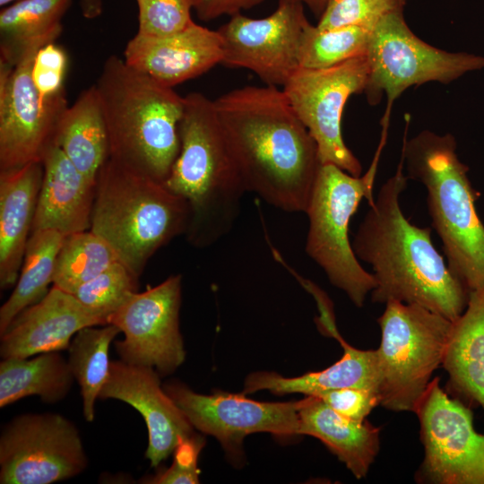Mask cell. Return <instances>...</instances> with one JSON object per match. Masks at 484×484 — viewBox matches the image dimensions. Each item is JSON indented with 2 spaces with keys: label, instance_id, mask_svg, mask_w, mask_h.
I'll return each mask as SVG.
<instances>
[{
  "label": "cell",
  "instance_id": "obj_1",
  "mask_svg": "<svg viewBox=\"0 0 484 484\" xmlns=\"http://www.w3.org/2000/svg\"><path fill=\"white\" fill-rule=\"evenodd\" d=\"M213 103L246 192L282 211L306 212L321 163L283 91L245 86Z\"/></svg>",
  "mask_w": 484,
  "mask_h": 484
},
{
  "label": "cell",
  "instance_id": "obj_2",
  "mask_svg": "<svg viewBox=\"0 0 484 484\" xmlns=\"http://www.w3.org/2000/svg\"><path fill=\"white\" fill-rule=\"evenodd\" d=\"M403 167L401 155L396 172L369 204L352 248L374 272L372 302L415 304L454 322L463 313L470 291L433 246L431 229L418 227L404 216L400 196L408 177Z\"/></svg>",
  "mask_w": 484,
  "mask_h": 484
},
{
  "label": "cell",
  "instance_id": "obj_3",
  "mask_svg": "<svg viewBox=\"0 0 484 484\" xmlns=\"http://www.w3.org/2000/svg\"><path fill=\"white\" fill-rule=\"evenodd\" d=\"M184 99L179 151L163 185L188 205L187 240L206 247L231 230L246 189L213 100L200 92Z\"/></svg>",
  "mask_w": 484,
  "mask_h": 484
},
{
  "label": "cell",
  "instance_id": "obj_4",
  "mask_svg": "<svg viewBox=\"0 0 484 484\" xmlns=\"http://www.w3.org/2000/svg\"><path fill=\"white\" fill-rule=\"evenodd\" d=\"M102 107L109 158L163 183L180 147L184 97L108 56L94 84Z\"/></svg>",
  "mask_w": 484,
  "mask_h": 484
},
{
  "label": "cell",
  "instance_id": "obj_5",
  "mask_svg": "<svg viewBox=\"0 0 484 484\" xmlns=\"http://www.w3.org/2000/svg\"><path fill=\"white\" fill-rule=\"evenodd\" d=\"M408 178L427 189L428 212L452 273L469 290L484 286V225L474 202L468 167L458 158L451 134L423 130L403 141Z\"/></svg>",
  "mask_w": 484,
  "mask_h": 484
},
{
  "label": "cell",
  "instance_id": "obj_6",
  "mask_svg": "<svg viewBox=\"0 0 484 484\" xmlns=\"http://www.w3.org/2000/svg\"><path fill=\"white\" fill-rule=\"evenodd\" d=\"M188 221L186 202L163 183L110 158L100 169L90 230L137 277L160 247L186 233Z\"/></svg>",
  "mask_w": 484,
  "mask_h": 484
},
{
  "label": "cell",
  "instance_id": "obj_7",
  "mask_svg": "<svg viewBox=\"0 0 484 484\" xmlns=\"http://www.w3.org/2000/svg\"><path fill=\"white\" fill-rule=\"evenodd\" d=\"M385 142L382 136L373 162L362 177L352 176L333 164H321L306 211L309 220L307 254L358 307H363L376 283L353 251L349 225L363 198L369 204L374 202V181Z\"/></svg>",
  "mask_w": 484,
  "mask_h": 484
},
{
  "label": "cell",
  "instance_id": "obj_8",
  "mask_svg": "<svg viewBox=\"0 0 484 484\" xmlns=\"http://www.w3.org/2000/svg\"><path fill=\"white\" fill-rule=\"evenodd\" d=\"M378 318L376 350L379 404L415 412L433 372L443 363L453 321L421 306L387 302Z\"/></svg>",
  "mask_w": 484,
  "mask_h": 484
},
{
  "label": "cell",
  "instance_id": "obj_9",
  "mask_svg": "<svg viewBox=\"0 0 484 484\" xmlns=\"http://www.w3.org/2000/svg\"><path fill=\"white\" fill-rule=\"evenodd\" d=\"M366 56L368 102L376 105L384 92L387 97L384 127L393 103L407 88L429 82L447 84L484 68V56L448 52L423 41L407 25L402 11L387 14L375 26Z\"/></svg>",
  "mask_w": 484,
  "mask_h": 484
},
{
  "label": "cell",
  "instance_id": "obj_10",
  "mask_svg": "<svg viewBox=\"0 0 484 484\" xmlns=\"http://www.w3.org/2000/svg\"><path fill=\"white\" fill-rule=\"evenodd\" d=\"M368 77L367 56L325 69L298 67L282 91L295 114L315 140L321 164H333L360 177L359 160L345 144L341 118L349 98L364 92Z\"/></svg>",
  "mask_w": 484,
  "mask_h": 484
},
{
  "label": "cell",
  "instance_id": "obj_11",
  "mask_svg": "<svg viewBox=\"0 0 484 484\" xmlns=\"http://www.w3.org/2000/svg\"><path fill=\"white\" fill-rule=\"evenodd\" d=\"M88 466L75 425L56 413L16 416L0 436L1 484H50Z\"/></svg>",
  "mask_w": 484,
  "mask_h": 484
},
{
  "label": "cell",
  "instance_id": "obj_12",
  "mask_svg": "<svg viewBox=\"0 0 484 484\" xmlns=\"http://www.w3.org/2000/svg\"><path fill=\"white\" fill-rule=\"evenodd\" d=\"M415 413L425 455L418 476L436 484H484V434L471 411L431 380Z\"/></svg>",
  "mask_w": 484,
  "mask_h": 484
},
{
  "label": "cell",
  "instance_id": "obj_13",
  "mask_svg": "<svg viewBox=\"0 0 484 484\" xmlns=\"http://www.w3.org/2000/svg\"><path fill=\"white\" fill-rule=\"evenodd\" d=\"M180 274L143 292L133 293L108 318L125 338L115 341L120 359L154 368L160 376L173 373L186 359L179 332Z\"/></svg>",
  "mask_w": 484,
  "mask_h": 484
},
{
  "label": "cell",
  "instance_id": "obj_14",
  "mask_svg": "<svg viewBox=\"0 0 484 484\" xmlns=\"http://www.w3.org/2000/svg\"><path fill=\"white\" fill-rule=\"evenodd\" d=\"M37 52L14 67L0 62V170L42 162L68 107L65 93L46 99L34 86L31 65Z\"/></svg>",
  "mask_w": 484,
  "mask_h": 484
},
{
  "label": "cell",
  "instance_id": "obj_15",
  "mask_svg": "<svg viewBox=\"0 0 484 484\" xmlns=\"http://www.w3.org/2000/svg\"><path fill=\"white\" fill-rule=\"evenodd\" d=\"M307 22L303 4L295 0H279L276 10L261 19L233 15L218 30L221 64L248 69L265 85L283 87L299 67L298 48Z\"/></svg>",
  "mask_w": 484,
  "mask_h": 484
},
{
  "label": "cell",
  "instance_id": "obj_16",
  "mask_svg": "<svg viewBox=\"0 0 484 484\" xmlns=\"http://www.w3.org/2000/svg\"><path fill=\"white\" fill-rule=\"evenodd\" d=\"M163 389L194 428L216 437L233 456L241 455L242 442L249 434L299 436V401L264 402L248 399L244 393L221 392L206 395L179 382L166 384Z\"/></svg>",
  "mask_w": 484,
  "mask_h": 484
},
{
  "label": "cell",
  "instance_id": "obj_17",
  "mask_svg": "<svg viewBox=\"0 0 484 484\" xmlns=\"http://www.w3.org/2000/svg\"><path fill=\"white\" fill-rule=\"evenodd\" d=\"M99 399L128 403L143 416L148 430L145 456L152 467L165 461L184 439L194 436V428L160 385L152 367L111 361Z\"/></svg>",
  "mask_w": 484,
  "mask_h": 484
},
{
  "label": "cell",
  "instance_id": "obj_18",
  "mask_svg": "<svg viewBox=\"0 0 484 484\" xmlns=\"http://www.w3.org/2000/svg\"><path fill=\"white\" fill-rule=\"evenodd\" d=\"M222 57L219 31L193 22L184 30L164 36L137 32L126 43L123 59L132 68L172 88L221 64Z\"/></svg>",
  "mask_w": 484,
  "mask_h": 484
},
{
  "label": "cell",
  "instance_id": "obj_19",
  "mask_svg": "<svg viewBox=\"0 0 484 484\" xmlns=\"http://www.w3.org/2000/svg\"><path fill=\"white\" fill-rule=\"evenodd\" d=\"M105 322L88 311L71 293L56 286L39 302L22 310L0 334L2 359H23L68 349L73 337Z\"/></svg>",
  "mask_w": 484,
  "mask_h": 484
},
{
  "label": "cell",
  "instance_id": "obj_20",
  "mask_svg": "<svg viewBox=\"0 0 484 484\" xmlns=\"http://www.w3.org/2000/svg\"><path fill=\"white\" fill-rule=\"evenodd\" d=\"M33 230L51 229L65 236L91 228L96 183L84 176L54 143L43 160Z\"/></svg>",
  "mask_w": 484,
  "mask_h": 484
},
{
  "label": "cell",
  "instance_id": "obj_21",
  "mask_svg": "<svg viewBox=\"0 0 484 484\" xmlns=\"http://www.w3.org/2000/svg\"><path fill=\"white\" fill-rule=\"evenodd\" d=\"M43 178L42 162L0 170V287L15 286Z\"/></svg>",
  "mask_w": 484,
  "mask_h": 484
},
{
  "label": "cell",
  "instance_id": "obj_22",
  "mask_svg": "<svg viewBox=\"0 0 484 484\" xmlns=\"http://www.w3.org/2000/svg\"><path fill=\"white\" fill-rule=\"evenodd\" d=\"M299 435L316 437L357 478H364L380 448V429L341 416L315 395L299 401Z\"/></svg>",
  "mask_w": 484,
  "mask_h": 484
},
{
  "label": "cell",
  "instance_id": "obj_23",
  "mask_svg": "<svg viewBox=\"0 0 484 484\" xmlns=\"http://www.w3.org/2000/svg\"><path fill=\"white\" fill-rule=\"evenodd\" d=\"M335 338L343 347V356L332 366L296 377H284L273 372L252 373L245 381L242 393L268 390L277 395L293 393L316 395L324 391L347 387L367 389L376 393V350L356 349L345 342L339 333Z\"/></svg>",
  "mask_w": 484,
  "mask_h": 484
},
{
  "label": "cell",
  "instance_id": "obj_24",
  "mask_svg": "<svg viewBox=\"0 0 484 484\" xmlns=\"http://www.w3.org/2000/svg\"><path fill=\"white\" fill-rule=\"evenodd\" d=\"M55 143L71 162L90 180L109 158L107 125L95 88L82 91L62 114L56 127Z\"/></svg>",
  "mask_w": 484,
  "mask_h": 484
},
{
  "label": "cell",
  "instance_id": "obj_25",
  "mask_svg": "<svg viewBox=\"0 0 484 484\" xmlns=\"http://www.w3.org/2000/svg\"><path fill=\"white\" fill-rule=\"evenodd\" d=\"M442 366L452 387L484 409V286L470 291L465 312L453 322Z\"/></svg>",
  "mask_w": 484,
  "mask_h": 484
},
{
  "label": "cell",
  "instance_id": "obj_26",
  "mask_svg": "<svg viewBox=\"0 0 484 484\" xmlns=\"http://www.w3.org/2000/svg\"><path fill=\"white\" fill-rule=\"evenodd\" d=\"M72 0H19L0 12V62L14 67L30 52L55 42Z\"/></svg>",
  "mask_w": 484,
  "mask_h": 484
},
{
  "label": "cell",
  "instance_id": "obj_27",
  "mask_svg": "<svg viewBox=\"0 0 484 484\" xmlns=\"http://www.w3.org/2000/svg\"><path fill=\"white\" fill-rule=\"evenodd\" d=\"M74 376L59 351L35 358L3 359L0 363V407L22 398L37 395L46 403H56L69 393Z\"/></svg>",
  "mask_w": 484,
  "mask_h": 484
},
{
  "label": "cell",
  "instance_id": "obj_28",
  "mask_svg": "<svg viewBox=\"0 0 484 484\" xmlns=\"http://www.w3.org/2000/svg\"><path fill=\"white\" fill-rule=\"evenodd\" d=\"M65 238V235L51 229L31 231L17 282L0 308V334L17 315L47 295Z\"/></svg>",
  "mask_w": 484,
  "mask_h": 484
},
{
  "label": "cell",
  "instance_id": "obj_29",
  "mask_svg": "<svg viewBox=\"0 0 484 484\" xmlns=\"http://www.w3.org/2000/svg\"><path fill=\"white\" fill-rule=\"evenodd\" d=\"M119 333L120 330L111 324L100 328L84 327L76 333L68 347L67 361L80 385L82 413L89 422L94 419L95 402L108 376L109 346Z\"/></svg>",
  "mask_w": 484,
  "mask_h": 484
},
{
  "label": "cell",
  "instance_id": "obj_30",
  "mask_svg": "<svg viewBox=\"0 0 484 484\" xmlns=\"http://www.w3.org/2000/svg\"><path fill=\"white\" fill-rule=\"evenodd\" d=\"M118 261L114 249L91 230L67 235L56 256L53 285L72 293Z\"/></svg>",
  "mask_w": 484,
  "mask_h": 484
},
{
  "label": "cell",
  "instance_id": "obj_31",
  "mask_svg": "<svg viewBox=\"0 0 484 484\" xmlns=\"http://www.w3.org/2000/svg\"><path fill=\"white\" fill-rule=\"evenodd\" d=\"M373 30L343 27L322 30L307 23L298 48V65L325 69L367 54Z\"/></svg>",
  "mask_w": 484,
  "mask_h": 484
},
{
  "label": "cell",
  "instance_id": "obj_32",
  "mask_svg": "<svg viewBox=\"0 0 484 484\" xmlns=\"http://www.w3.org/2000/svg\"><path fill=\"white\" fill-rule=\"evenodd\" d=\"M138 279L139 277L118 261L77 287L71 294L88 311L108 324V316L133 293L137 292Z\"/></svg>",
  "mask_w": 484,
  "mask_h": 484
},
{
  "label": "cell",
  "instance_id": "obj_33",
  "mask_svg": "<svg viewBox=\"0 0 484 484\" xmlns=\"http://www.w3.org/2000/svg\"><path fill=\"white\" fill-rule=\"evenodd\" d=\"M405 0H329L316 26L322 30L362 27L373 30L387 14L402 11Z\"/></svg>",
  "mask_w": 484,
  "mask_h": 484
},
{
  "label": "cell",
  "instance_id": "obj_34",
  "mask_svg": "<svg viewBox=\"0 0 484 484\" xmlns=\"http://www.w3.org/2000/svg\"><path fill=\"white\" fill-rule=\"evenodd\" d=\"M138 31L151 36H164L190 25L194 0H136Z\"/></svg>",
  "mask_w": 484,
  "mask_h": 484
},
{
  "label": "cell",
  "instance_id": "obj_35",
  "mask_svg": "<svg viewBox=\"0 0 484 484\" xmlns=\"http://www.w3.org/2000/svg\"><path fill=\"white\" fill-rule=\"evenodd\" d=\"M68 56L55 42L40 48L31 65V78L43 99H51L65 93L64 87L67 71Z\"/></svg>",
  "mask_w": 484,
  "mask_h": 484
},
{
  "label": "cell",
  "instance_id": "obj_36",
  "mask_svg": "<svg viewBox=\"0 0 484 484\" xmlns=\"http://www.w3.org/2000/svg\"><path fill=\"white\" fill-rule=\"evenodd\" d=\"M202 436H194L182 440L173 452L171 466L160 471L155 476L143 480L147 484H196L199 483L200 471L197 466L198 456L204 446Z\"/></svg>",
  "mask_w": 484,
  "mask_h": 484
},
{
  "label": "cell",
  "instance_id": "obj_37",
  "mask_svg": "<svg viewBox=\"0 0 484 484\" xmlns=\"http://www.w3.org/2000/svg\"><path fill=\"white\" fill-rule=\"evenodd\" d=\"M315 396L337 413L355 421H364L371 411L379 405L374 392L361 388H340L322 392Z\"/></svg>",
  "mask_w": 484,
  "mask_h": 484
},
{
  "label": "cell",
  "instance_id": "obj_38",
  "mask_svg": "<svg viewBox=\"0 0 484 484\" xmlns=\"http://www.w3.org/2000/svg\"><path fill=\"white\" fill-rule=\"evenodd\" d=\"M264 0H194V10L203 22L215 20L222 15L230 17L241 11L251 9Z\"/></svg>",
  "mask_w": 484,
  "mask_h": 484
},
{
  "label": "cell",
  "instance_id": "obj_39",
  "mask_svg": "<svg viewBox=\"0 0 484 484\" xmlns=\"http://www.w3.org/2000/svg\"><path fill=\"white\" fill-rule=\"evenodd\" d=\"M82 14L86 19H95L103 11L102 0H77Z\"/></svg>",
  "mask_w": 484,
  "mask_h": 484
},
{
  "label": "cell",
  "instance_id": "obj_40",
  "mask_svg": "<svg viewBox=\"0 0 484 484\" xmlns=\"http://www.w3.org/2000/svg\"><path fill=\"white\" fill-rule=\"evenodd\" d=\"M306 4L315 14L321 15L329 0H295Z\"/></svg>",
  "mask_w": 484,
  "mask_h": 484
},
{
  "label": "cell",
  "instance_id": "obj_41",
  "mask_svg": "<svg viewBox=\"0 0 484 484\" xmlns=\"http://www.w3.org/2000/svg\"><path fill=\"white\" fill-rule=\"evenodd\" d=\"M16 1H19V0H0V5L4 7Z\"/></svg>",
  "mask_w": 484,
  "mask_h": 484
}]
</instances>
